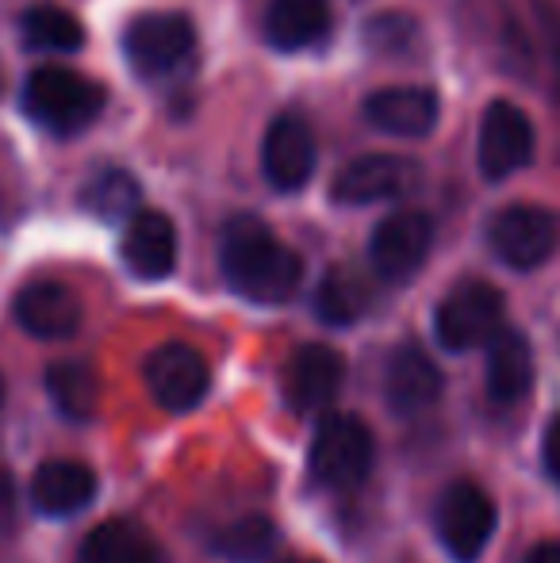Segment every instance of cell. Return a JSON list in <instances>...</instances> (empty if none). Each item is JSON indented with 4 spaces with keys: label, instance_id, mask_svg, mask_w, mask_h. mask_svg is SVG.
<instances>
[{
    "label": "cell",
    "instance_id": "7402d4cb",
    "mask_svg": "<svg viewBox=\"0 0 560 563\" xmlns=\"http://www.w3.org/2000/svg\"><path fill=\"white\" fill-rule=\"evenodd\" d=\"M46 391H51L54 407L62 410V418L69 422H89L97 415L100 402V384L97 372L85 361H62L46 368Z\"/></svg>",
    "mask_w": 560,
    "mask_h": 563
},
{
    "label": "cell",
    "instance_id": "5bb4252c",
    "mask_svg": "<svg viewBox=\"0 0 560 563\" xmlns=\"http://www.w3.org/2000/svg\"><path fill=\"white\" fill-rule=\"evenodd\" d=\"M15 322L31 338L62 341L74 338L81 327V303L77 296L58 280H35L15 296Z\"/></svg>",
    "mask_w": 560,
    "mask_h": 563
},
{
    "label": "cell",
    "instance_id": "e0dca14e",
    "mask_svg": "<svg viewBox=\"0 0 560 563\" xmlns=\"http://www.w3.org/2000/svg\"><path fill=\"white\" fill-rule=\"evenodd\" d=\"M384 391L396 415H422L441 395V372L419 345H399L384 372Z\"/></svg>",
    "mask_w": 560,
    "mask_h": 563
},
{
    "label": "cell",
    "instance_id": "4dcf8cb0",
    "mask_svg": "<svg viewBox=\"0 0 560 563\" xmlns=\"http://www.w3.org/2000/svg\"><path fill=\"white\" fill-rule=\"evenodd\" d=\"M0 402H4V379H0Z\"/></svg>",
    "mask_w": 560,
    "mask_h": 563
},
{
    "label": "cell",
    "instance_id": "7a4b0ae2",
    "mask_svg": "<svg viewBox=\"0 0 560 563\" xmlns=\"http://www.w3.org/2000/svg\"><path fill=\"white\" fill-rule=\"evenodd\" d=\"M23 112L54 134H77L105 112V89L62 66H43L23 81Z\"/></svg>",
    "mask_w": 560,
    "mask_h": 563
},
{
    "label": "cell",
    "instance_id": "cb8c5ba5",
    "mask_svg": "<svg viewBox=\"0 0 560 563\" xmlns=\"http://www.w3.org/2000/svg\"><path fill=\"white\" fill-rule=\"evenodd\" d=\"M81 203L108 223H131L139 216V180L128 169H105L85 185Z\"/></svg>",
    "mask_w": 560,
    "mask_h": 563
},
{
    "label": "cell",
    "instance_id": "ac0fdd59",
    "mask_svg": "<svg viewBox=\"0 0 560 563\" xmlns=\"http://www.w3.org/2000/svg\"><path fill=\"white\" fill-rule=\"evenodd\" d=\"M97 495V475L77 460H46L31 479V503L46 518H69Z\"/></svg>",
    "mask_w": 560,
    "mask_h": 563
},
{
    "label": "cell",
    "instance_id": "603a6c76",
    "mask_svg": "<svg viewBox=\"0 0 560 563\" xmlns=\"http://www.w3.org/2000/svg\"><path fill=\"white\" fill-rule=\"evenodd\" d=\"M369 284L353 268H330L315 288V311L327 327H350L365 314Z\"/></svg>",
    "mask_w": 560,
    "mask_h": 563
},
{
    "label": "cell",
    "instance_id": "83f0119b",
    "mask_svg": "<svg viewBox=\"0 0 560 563\" xmlns=\"http://www.w3.org/2000/svg\"><path fill=\"white\" fill-rule=\"evenodd\" d=\"M15 526V487L12 475L0 472V533H12Z\"/></svg>",
    "mask_w": 560,
    "mask_h": 563
},
{
    "label": "cell",
    "instance_id": "3957f363",
    "mask_svg": "<svg viewBox=\"0 0 560 563\" xmlns=\"http://www.w3.org/2000/svg\"><path fill=\"white\" fill-rule=\"evenodd\" d=\"M373 433L361 418L353 415H330L315 430L307 472L311 483L322 490H353L373 472Z\"/></svg>",
    "mask_w": 560,
    "mask_h": 563
},
{
    "label": "cell",
    "instance_id": "d6986e66",
    "mask_svg": "<svg viewBox=\"0 0 560 563\" xmlns=\"http://www.w3.org/2000/svg\"><path fill=\"white\" fill-rule=\"evenodd\" d=\"M534 387V349L518 330H499L487 345V395L499 407L518 402Z\"/></svg>",
    "mask_w": 560,
    "mask_h": 563
},
{
    "label": "cell",
    "instance_id": "484cf974",
    "mask_svg": "<svg viewBox=\"0 0 560 563\" xmlns=\"http://www.w3.org/2000/svg\"><path fill=\"white\" fill-rule=\"evenodd\" d=\"M23 43L35 46V51H58L74 54L85 43V31L66 8L54 4H35L23 12Z\"/></svg>",
    "mask_w": 560,
    "mask_h": 563
},
{
    "label": "cell",
    "instance_id": "8992f818",
    "mask_svg": "<svg viewBox=\"0 0 560 563\" xmlns=\"http://www.w3.org/2000/svg\"><path fill=\"white\" fill-rule=\"evenodd\" d=\"M487 242H492V253L503 265L526 273V268L546 265L557 253L560 227H557L553 211L534 208V203H510L507 211H499V216L492 219Z\"/></svg>",
    "mask_w": 560,
    "mask_h": 563
},
{
    "label": "cell",
    "instance_id": "277c9868",
    "mask_svg": "<svg viewBox=\"0 0 560 563\" xmlns=\"http://www.w3.org/2000/svg\"><path fill=\"white\" fill-rule=\"evenodd\" d=\"M503 330V296L484 280H464L433 311V338L449 353L492 345Z\"/></svg>",
    "mask_w": 560,
    "mask_h": 563
},
{
    "label": "cell",
    "instance_id": "ba28073f",
    "mask_svg": "<svg viewBox=\"0 0 560 563\" xmlns=\"http://www.w3.org/2000/svg\"><path fill=\"white\" fill-rule=\"evenodd\" d=\"M433 245V223L422 211H392L381 219L369 238V261L373 273L388 284H404L426 265Z\"/></svg>",
    "mask_w": 560,
    "mask_h": 563
},
{
    "label": "cell",
    "instance_id": "5b68a950",
    "mask_svg": "<svg viewBox=\"0 0 560 563\" xmlns=\"http://www.w3.org/2000/svg\"><path fill=\"white\" fill-rule=\"evenodd\" d=\"M438 541L453 563H476L495 537V503L484 487L461 479L438 498Z\"/></svg>",
    "mask_w": 560,
    "mask_h": 563
},
{
    "label": "cell",
    "instance_id": "2e32d148",
    "mask_svg": "<svg viewBox=\"0 0 560 563\" xmlns=\"http://www.w3.org/2000/svg\"><path fill=\"white\" fill-rule=\"evenodd\" d=\"M123 265L139 280H162L177 265V227L162 211H139L123 230Z\"/></svg>",
    "mask_w": 560,
    "mask_h": 563
},
{
    "label": "cell",
    "instance_id": "4316f807",
    "mask_svg": "<svg viewBox=\"0 0 560 563\" xmlns=\"http://www.w3.org/2000/svg\"><path fill=\"white\" fill-rule=\"evenodd\" d=\"M541 456H546V472H549V479L560 483V415L549 422V430H546V445H541Z\"/></svg>",
    "mask_w": 560,
    "mask_h": 563
},
{
    "label": "cell",
    "instance_id": "52a82bcc",
    "mask_svg": "<svg viewBox=\"0 0 560 563\" xmlns=\"http://www.w3.org/2000/svg\"><path fill=\"white\" fill-rule=\"evenodd\" d=\"M196 46V27L180 12H154L139 15L123 38V54L142 77H165L185 66Z\"/></svg>",
    "mask_w": 560,
    "mask_h": 563
},
{
    "label": "cell",
    "instance_id": "d4e9b609",
    "mask_svg": "<svg viewBox=\"0 0 560 563\" xmlns=\"http://www.w3.org/2000/svg\"><path fill=\"white\" fill-rule=\"evenodd\" d=\"M216 552L227 563H265L277 552V526L265 514H250L216 537Z\"/></svg>",
    "mask_w": 560,
    "mask_h": 563
},
{
    "label": "cell",
    "instance_id": "4fadbf2b",
    "mask_svg": "<svg viewBox=\"0 0 560 563\" xmlns=\"http://www.w3.org/2000/svg\"><path fill=\"white\" fill-rule=\"evenodd\" d=\"M315 134L299 115H281L265 131L262 146V169L265 180L281 192H296L311 180L315 173Z\"/></svg>",
    "mask_w": 560,
    "mask_h": 563
},
{
    "label": "cell",
    "instance_id": "7c38bea8",
    "mask_svg": "<svg viewBox=\"0 0 560 563\" xmlns=\"http://www.w3.org/2000/svg\"><path fill=\"white\" fill-rule=\"evenodd\" d=\"M419 177V165L411 157H399V154H365L358 162H350L342 173L334 177V200L350 203H381L392 200V196L407 192Z\"/></svg>",
    "mask_w": 560,
    "mask_h": 563
},
{
    "label": "cell",
    "instance_id": "30bf717a",
    "mask_svg": "<svg viewBox=\"0 0 560 563\" xmlns=\"http://www.w3.org/2000/svg\"><path fill=\"white\" fill-rule=\"evenodd\" d=\"M146 387L162 410L185 415V410L204 402V395L211 387V368L193 345L169 341L146 361Z\"/></svg>",
    "mask_w": 560,
    "mask_h": 563
},
{
    "label": "cell",
    "instance_id": "f1b7e54d",
    "mask_svg": "<svg viewBox=\"0 0 560 563\" xmlns=\"http://www.w3.org/2000/svg\"><path fill=\"white\" fill-rule=\"evenodd\" d=\"M526 563H560V541H541L526 552Z\"/></svg>",
    "mask_w": 560,
    "mask_h": 563
},
{
    "label": "cell",
    "instance_id": "f546056e",
    "mask_svg": "<svg viewBox=\"0 0 560 563\" xmlns=\"http://www.w3.org/2000/svg\"><path fill=\"white\" fill-rule=\"evenodd\" d=\"M288 563H319V560H288Z\"/></svg>",
    "mask_w": 560,
    "mask_h": 563
},
{
    "label": "cell",
    "instance_id": "8fae6325",
    "mask_svg": "<svg viewBox=\"0 0 560 563\" xmlns=\"http://www.w3.org/2000/svg\"><path fill=\"white\" fill-rule=\"evenodd\" d=\"M345 379V361L338 349L330 345H299L296 356L284 368V399L296 415H311L322 410L327 402H334V395L342 391Z\"/></svg>",
    "mask_w": 560,
    "mask_h": 563
},
{
    "label": "cell",
    "instance_id": "6da1fadb",
    "mask_svg": "<svg viewBox=\"0 0 560 563\" xmlns=\"http://www.w3.org/2000/svg\"><path fill=\"white\" fill-rule=\"evenodd\" d=\"M219 265L223 276L250 303H284L296 296L304 280V261L273 234L262 219H231L219 242Z\"/></svg>",
    "mask_w": 560,
    "mask_h": 563
},
{
    "label": "cell",
    "instance_id": "44dd1931",
    "mask_svg": "<svg viewBox=\"0 0 560 563\" xmlns=\"http://www.w3.org/2000/svg\"><path fill=\"white\" fill-rule=\"evenodd\" d=\"M85 563H165L162 549L135 521H105L85 537Z\"/></svg>",
    "mask_w": 560,
    "mask_h": 563
},
{
    "label": "cell",
    "instance_id": "ffe728a7",
    "mask_svg": "<svg viewBox=\"0 0 560 563\" xmlns=\"http://www.w3.org/2000/svg\"><path fill=\"white\" fill-rule=\"evenodd\" d=\"M330 23V0H273L265 12V38L277 51H307L327 38Z\"/></svg>",
    "mask_w": 560,
    "mask_h": 563
},
{
    "label": "cell",
    "instance_id": "9c48e42d",
    "mask_svg": "<svg viewBox=\"0 0 560 563\" xmlns=\"http://www.w3.org/2000/svg\"><path fill=\"white\" fill-rule=\"evenodd\" d=\"M476 162L484 180H507L534 162V123L510 100H495L480 119Z\"/></svg>",
    "mask_w": 560,
    "mask_h": 563
},
{
    "label": "cell",
    "instance_id": "9a60e30c",
    "mask_svg": "<svg viewBox=\"0 0 560 563\" xmlns=\"http://www.w3.org/2000/svg\"><path fill=\"white\" fill-rule=\"evenodd\" d=\"M365 119L381 134L392 139H422L438 123V97L419 85H399V89H381L365 100Z\"/></svg>",
    "mask_w": 560,
    "mask_h": 563
}]
</instances>
